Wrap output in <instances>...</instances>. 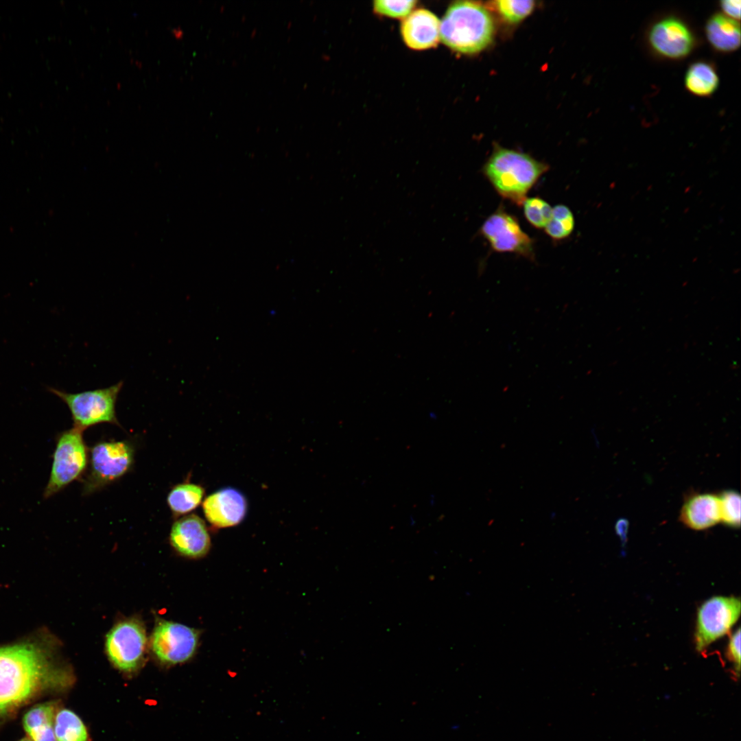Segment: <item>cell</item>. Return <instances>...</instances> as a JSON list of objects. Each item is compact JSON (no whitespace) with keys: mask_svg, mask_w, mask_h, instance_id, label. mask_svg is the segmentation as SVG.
<instances>
[{"mask_svg":"<svg viewBox=\"0 0 741 741\" xmlns=\"http://www.w3.org/2000/svg\"><path fill=\"white\" fill-rule=\"evenodd\" d=\"M74 681L71 670L57 663L38 643L0 647V721L49 692H60Z\"/></svg>","mask_w":741,"mask_h":741,"instance_id":"1","label":"cell"},{"mask_svg":"<svg viewBox=\"0 0 741 741\" xmlns=\"http://www.w3.org/2000/svg\"><path fill=\"white\" fill-rule=\"evenodd\" d=\"M495 25L492 16L480 3L458 1L449 5L440 23V39L451 49L473 54L492 41Z\"/></svg>","mask_w":741,"mask_h":741,"instance_id":"2","label":"cell"},{"mask_svg":"<svg viewBox=\"0 0 741 741\" xmlns=\"http://www.w3.org/2000/svg\"><path fill=\"white\" fill-rule=\"evenodd\" d=\"M548 169L547 164L528 154L498 146L482 172L499 196L522 204L529 190Z\"/></svg>","mask_w":741,"mask_h":741,"instance_id":"3","label":"cell"},{"mask_svg":"<svg viewBox=\"0 0 741 741\" xmlns=\"http://www.w3.org/2000/svg\"><path fill=\"white\" fill-rule=\"evenodd\" d=\"M134 445L128 440L100 441L89 450V469L82 480V494L89 495L112 484L132 468Z\"/></svg>","mask_w":741,"mask_h":741,"instance_id":"4","label":"cell"},{"mask_svg":"<svg viewBox=\"0 0 741 741\" xmlns=\"http://www.w3.org/2000/svg\"><path fill=\"white\" fill-rule=\"evenodd\" d=\"M123 386V381H119L107 388L76 393L49 386L47 390L67 405L73 427L84 431L101 423H110L121 427L116 414V403Z\"/></svg>","mask_w":741,"mask_h":741,"instance_id":"5","label":"cell"},{"mask_svg":"<svg viewBox=\"0 0 741 741\" xmlns=\"http://www.w3.org/2000/svg\"><path fill=\"white\" fill-rule=\"evenodd\" d=\"M83 432L73 427L57 435L50 474L43 492L45 499L58 493L85 474L89 454Z\"/></svg>","mask_w":741,"mask_h":741,"instance_id":"6","label":"cell"},{"mask_svg":"<svg viewBox=\"0 0 741 741\" xmlns=\"http://www.w3.org/2000/svg\"><path fill=\"white\" fill-rule=\"evenodd\" d=\"M148 643L144 624L131 618L118 622L110 628L105 639V652L116 668L130 673L142 666Z\"/></svg>","mask_w":741,"mask_h":741,"instance_id":"7","label":"cell"},{"mask_svg":"<svg viewBox=\"0 0 741 741\" xmlns=\"http://www.w3.org/2000/svg\"><path fill=\"white\" fill-rule=\"evenodd\" d=\"M200 632L185 624L158 620L150 639V647L154 657L168 665L182 663L196 653Z\"/></svg>","mask_w":741,"mask_h":741,"instance_id":"8","label":"cell"},{"mask_svg":"<svg viewBox=\"0 0 741 741\" xmlns=\"http://www.w3.org/2000/svg\"><path fill=\"white\" fill-rule=\"evenodd\" d=\"M740 614V600L736 597L714 596L705 601L697 613L695 646L702 651L725 635Z\"/></svg>","mask_w":741,"mask_h":741,"instance_id":"9","label":"cell"},{"mask_svg":"<svg viewBox=\"0 0 741 741\" xmlns=\"http://www.w3.org/2000/svg\"><path fill=\"white\" fill-rule=\"evenodd\" d=\"M480 233L496 252H513L532 260L534 257L532 238L521 229L517 220L502 208L486 219Z\"/></svg>","mask_w":741,"mask_h":741,"instance_id":"10","label":"cell"},{"mask_svg":"<svg viewBox=\"0 0 741 741\" xmlns=\"http://www.w3.org/2000/svg\"><path fill=\"white\" fill-rule=\"evenodd\" d=\"M651 48L666 58L679 60L687 56L695 46L694 36L679 18L666 17L655 23L648 36Z\"/></svg>","mask_w":741,"mask_h":741,"instance_id":"11","label":"cell"},{"mask_svg":"<svg viewBox=\"0 0 741 741\" xmlns=\"http://www.w3.org/2000/svg\"><path fill=\"white\" fill-rule=\"evenodd\" d=\"M169 539L178 554L189 558L204 556L211 545L205 522L195 514L176 519L172 526Z\"/></svg>","mask_w":741,"mask_h":741,"instance_id":"12","label":"cell"},{"mask_svg":"<svg viewBox=\"0 0 741 741\" xmlns=\"http://www.w3.org/2000/svg\"><path fill=\"white\" fill-rule=\"evenodd\" d=\"M207 520L214 528L237 525L244 518L247 502L244 495L233 488H224L211 494L202 503Z\"/></svg>","mask_w":741,"mask_h":741,"instance_id":"13","label":"cell"},{"mask_svg":"<svg viewBox=\"0 0 741 741\" xmlns=\"http://www.w3.org/2000/svg\"><path fill=\"white\" fill-rule=\"evenodd\" d=\"M440 21L425 8L413 10L403 19L401 33L405 44L414 50L435 47L440 40Z\"/></svg>","mask_w":741,"mask_h":741,"instance_id":"14","label":"cell"},{"mask_svg":"<svg viewBox=\"0 0 741 741\" xmlns=\"http://www.w3.org/2000/svg\"><path fill=\"white\" fill-rule=\"evenodd\" d=\"M680 521L692 530L709 528L720 521L718 495L696 493L689 496L681 507Z\"/></svg>","mask_w":741,"mask_h":741,"instance_id":"15","label":"cell"},{"mask_svg":"<svg viewBox=\"0 0 741 741\" xmlns=\"http://www.w3.org/2000/svg\"><path fill=\"white\" fill-rule=\"evenodd\" d=\"M56 703L49 701L37 704L23 717V726L32 741H57L54 732Z\"/></svg>","mask_w":741,"mask_h":741,"instance_id":"16","label":"cell"},{"mask_svg":"<svg viewBox=\"0 0 741 741\" xmlns=\"http://www.w3.org/2000/svg\"><path fill=\"white\" fill-rule=\"evenodd\" d=\"M705 34L710 45L721 52L734 51L740 45L739 23L722 14H715L708 19Z\"/></svg>","mask_w":741,"mask_h":741,"instance_id":"17","label":"cell"},{"mask_svg":"<svg viewBox=\"0 0 741 741\" xmlns=\"http://www.w3.org/2000/svg\"><path fill=\"white\" fill-rule=\"evenodd\" d=\"M685 85L691 93L699 97H707L717 90L719 77L714 67L705 61L692 63L687 69Z\"/></svg>","mask_w":741,"mask_h":741,"instance_id":"18","label":"cell"},{"mask_svg":"<svg viewBox=\"0 0 741 741\" xmlns=\"http://www.w3.org/2000/svg\"><path fill=\"white\" fill-rule=\"evenodd\" d=\"M204 494L202 486L185 482L174 486L167 496V503L176 519L195 510Z\"/></svg>","mask_w":741,"mask_h":741,"instance_id":"19","label":"cell"},{"mask_svg":"<svg viewBox=\"0 0 741 741\" xmlns=\"http://www.w3.org/2000/svg\"><path fill=\"white\" fill-rule=\"evenodd\" d=\"M54 732L57 741H88L87 729L81 718L69 709L56 711Z\"/></svg>","mask_w":741,"mask_h":741,"instance_id":"20","label":"cell"},{"mask_svg":"<svg viewBox=\"0 0 741 741\" xmlns=\"http://www.w3.org/2000/svg\"><path fill=\"white\" fill-rule=\"evenodd\" d=\"M574 228V215L567 206L558 204L552 208L551 220L545 227L550 237L556 240L565 239L572 233Z\"/></svg>","mask_w":741,"mask_h":741,"instance_id":"21","label":"cell"},{"mask_svg":"<svg viewBox=\"0 0 741 741\" xmlns=\"http://www.w3.org/2000/svg\"><path fill=\"white\" fill-rule=\"evenodd\" d=\"M720 521L729 527L740 526V496L733 490L723 491L720 495Z\"/></svg>","mask_w":741,"mask_h":741,"instance_id":"22","label":"cell"},{"mask_svg":"<svg viewBox=\"0 0 741 741\" xmlns=\"http://www.w3.org/2000/svg\"><path fill=\"white\" fill-rule=\"evenodd\" d=\"M526 220L534 227L545 228L552 217V208L539 197L526 198L522 203Z\"/></svg>","mask_w":741,"mask_h":741,"instance_id":"23","label":"cell"},{"mask_svg":"<svg viewBox=\"0 0 741 741\" xmlns=\"http://www.w3.org/2000/svg\"><path fill=\"white\" fill-rule=\"evenodd\" d=\"M499 15L507 22L518 23L528 16L534 8L533 1L498 0L494 2Z\"/></svg>","mask_w":741,"mask_h":741,"instance_id":"24","label":"cell"},{"mask_svg":"<svg viewBox=\"0 0 741 741\" xmlns=\"http://www.w3.org/2000/svg\"><path fill=\"white\" fill-rule=\"evenodd\" d=\"M417 3L416 1H386L377 0L373 1V10L379 15L395 18L404 19L412 12Z\"/></svg>","mask_w":741,"mask_h":741,"instance_id":"25","label":"cell"},{"mask_svg":"<svg viewBox=\"0 0 741 741\" xmlns=\"http://www.w3.org/2000/svg\"><path fill=\"white\" fill-rule=\"evenodd\" d=\"M727 659L733 665V670L739 675L740 669V629L738 628L730 637L727 648Z\"/></svg>","mask_w":741,"mask_h":741,"instance_id":"26","label":"cell"},{"mask_svg":"<svg viewBox=\"0 0 741 741\" xmlns=\"http://www.w3.org/2000/svg\"><path fill=\"white\" fill-rule=\"evenodd\" d=\"M720 7L725 15L734 20L740 18V0H724L721 1Z\"/></svg>","mask_w":741,"mask_h":741,"instance_id":"27","label":"cell"},{"mask_svg":"<svg viewBox=\"0 0 741 741\" xmlns=\"http://www.w3.org/2000/svg\"><path fill=\"white\" fill-rule=\"evenodd\" d=\"M626 527H627V526H626V522L625 521H620L617 525V532L620 534V538H622V539L624 540V541L626 539V538H625L626 537Z\"/></svg>","mask_w":741,"mask_h":741,"instance_id":"28","label":"cell"},{"mask_svg":"<svg viewBox=\"0 0 741 741\" xmlns=\"http://www.w3.org/2000/svg\"><path fill=\"white\" fill-rule=\"evenodd\" d=\"M172 34H174V36L176 38H180L183 36V31L180 28H178V27L174 28V29H172Z\"/></svg>","mask_w":741,"mask_h":741,"instance_id":"29","label":"cell"},{"mask_svg":"<svg viewBox=\"0 0 741 741\" xmlns=\"http://www.w3.org/2000/svg\"><path fill=\"white\" fill-rule=\"evenodd\" d=\"M556 512L553 511V512H551V513H550V518L551 519H554L556 518Z\"/></svg>","mask_w":741,"mask_h":741,"instance_id":"30","label":"cell"},{"mask_svg":"<svg viewBox=\"0 0 741 741\" xmlns=\"http://www.w3.org/2000/svg\"><path fill=\"white\" fill-rule=\"evenodd\" d=\"M19 741H32V740L29 738H22L21 740H20Z\"/></svg>","mask_w":741,"mask_h":741,"instance_id":"31","label":"cell"}]
</instances>
